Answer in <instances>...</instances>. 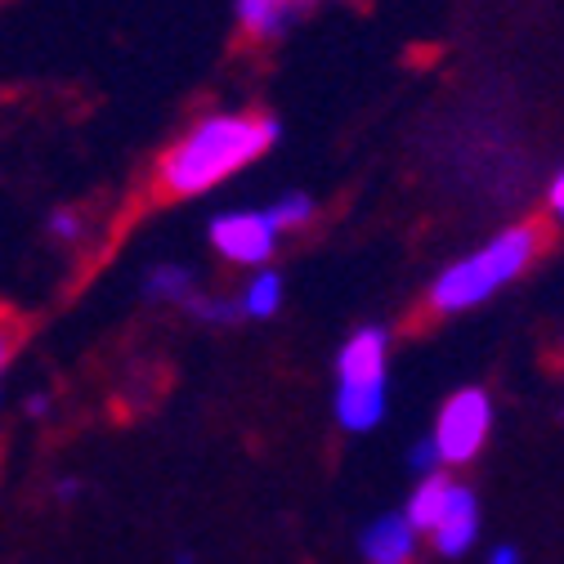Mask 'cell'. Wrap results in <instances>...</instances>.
<instances>
[{
	"label": "cell",
	"instance_id": "cell-1",
	"mask_svg": "<svg viewBox=\"0 0 564 564\" xmlns=\"http://www.w3.org/2000/svg\"><path fill=\"white\" fill-rule=\"evenodd\" d=\"M278 117L269 112H206L162 153L153 184L162 197H202L234 180L278 144Z\"/></svg>",
	"mask_w": 564,
	"mask_h": 564
},
{
	"label": "cell",
	"instance_id": "cell-2",
	"mask_svg": "<svg viewBox=\"0 0 564 564\" xmlns=\"http://www.w3.org/2000/svg\"><path fill=\"white\" fill-rule=\"evenodd\" d=\"M551 242V229L542 220H524V225H511L502 229L492 242H484L475 256L448 264L435 288L426 296V310L431 314H462V310H475L484 305L488 296H498L507 282H516Z\"/></svg>",
	"mask_w": 564,
	"mask_h": 564
},
{
	"label": "cell",
	"instance_id": "cell-3",
	"mask_svg": "<svg viewBox=\"0 0 564 564\" xmlns=\"http://www.w3.org/2000/svg\"><path fill=\"white\" fill-rule=\"evenodd\" d=\"M386 349L381 327H359L336 359V416L345 431H372L386 416Z\"/></svg>",
	"mask_w": 564,
	"mask_h": 564
},
{
	"label": "cell",
	"instance_id": "cell-4",
	"mask_svg": "<svg viewBox=\"0 0 564 564\" xmlns=\"http://www.w3.org/2000/svg\"><path fill=\"white\" fill-rule=\"evenodd\" d=\"M492 431V403L484 390H457L444 408H440V426H435V453L448 466H466L479 457V448L488 444Z\"/></svg>",
	"mask_w": 564,
	"mask_h": 564
},
{
	"label": "cell",
	"instance_id": "cell-5",
	"mask_svg": "<svg viewBox=\"0 0 564 564\" xmlns=\"http://www.w3.org/2000/svg\"><path fill=\"white\" fill-rule=\"evenodd\" d=\"M278 225L269 210H229V216H216L210 220V242H216V251L229 260V264H264L278 247Z\"/></svg>",
	"mask_w": 564,
	"mask_h": 564
},
{
	"label": "cell",
	"instance_id": "cell-6",
	"mask_svg": "<svg viewBox=\"0 0 564 564\" xmlns=\"http://www.w3.org/2000/svg\"><path fill=\"white\" fill-rule=\"evenodd\" d=\"M314 6H323V0H234V14L247 41L269 45L288 36Z\"/></svg>",
	"mask_w": 564,
	"mask_h": 564
},
{
	"label": "cell",
	"instance_id": "cell-7",
	"mask_svg": "<svg viewBox=\"0 0 564 564\" xmlns=\"http://www.w3.org/2000/svg\"><path fill=\"white\" fill-rule=\"evenodd\" d=\"M475 533H479V507H475V492H470V488H462V484H453L448 507H444L440 524L431 529L435 551H440V555H466V551H470V542H475Z\"/></svg>",
	"mask_w": 564,
	"mask_h": 564
},
{
	"label": "cell",
	"instance_id": "cell-8",
	"mask_svg": "<svg viewBox=\"0 0 564 564\" xmlns=\"http://www.w3.org/2000/svg\"><path fill=\"white\" fill-rule=\"evenodd\" d=\"M416 555V529L408 516H381L364 533V560L368 564H408Z\"/></svg>",
	"mask_w": 564,
	"mask_h": 564
},
{
	"label": "cell",
	"instance_id": "cell-9",
	"mask_svg": "<svg viewBox=\"0 0 564 564\" xmlns=\"http://www.w3.org/2000/svg\"><path fill=\"white\" fill-rule=\"evenodd\" d=\"M448 492H453V479L448 475H440V470H431V475H421V484H416V492L408 498V524L416 529V533H431L435 524H440V516H444V507H448Z\"/></svg>",
	"mask_w": 564,
	"mask_h": 564
},
{
	"label": "cell",
	"instance_id": "cell-10",
	"mask_svg": "<svg viewBox=\"0 0 564 564\" xmlns=\"http://www.w3.org/2000/svg\"><path fill=\"white\" fill-rule=\"evenodd\" d=\"M144 292L149 301H162V305H184L193 296V273L180 269V264H158L144 282Z\"/></svg>",
	"mask_w": 564,
	"mask_h": 564
},
{
	"label": "cell",
	"instance_id": "cell-11",
	"mask_svg": "<svg viewBox=\"0 0 564 564\" xmlns=\"http://www.w3.org/2000/svg\"><path fill=\"white\" fill-rule=\"evenodd\" d=\"M278 305H282V278H278L273 269H260V273L247 282V292H242V314L269 318V314H278Z\"/></svg>",
	"mask_w": 564,
	"mask_h": 564
},
{
	"label": "cell",
	"instance_id": "cell-12",
	"mask_svg": "<svg viewBox=\"0 0 564 564\" xmlns=\"http://www.w3.org/2000/svg\"><path fill=\"white\" fill-rule=\"evenodd\" d=\"M314 197L310 193H282L273 206H269V216H273V225L278 229H305L310 220H314Z\"/></svg>",
	"mask_w": 564,
	"mask_h": 564
},
{
	"label": "cell",
	"instance_id": "cell-13",
	"mask_svg": "<svg viewBox=\"0 0 564 564\" xmlns=\"http://www.w3.org/2000/svg\"><path fill=\"white\" fill-rule=\"evenodd\" d=\"M19 340H23V318H19L14 310H0V372L10 368Z\"/></svg>",
	"mask_w": 564,
	"mask_h": 564
},
{
	"label": "cell",
	"instance_id": "cell-14",
	"mask_svg": "<svg viewBox=\"0 0 564 564\" xmlns=\"http://www.w3.org/2000/svg\"><path fill=\"white\" fill-rule=\"evenodd\" d=\"M184 310H188V314H197V318H206V323H229V318H234V305L210 301V296H197V292L184 301Z\"/></svg>",
	"mask_w": 564,
	"mask_h": 564
},
{
	"label": "cell",
	"instance_id": "cell-15",
	"mask_svg": "<svg viewBox=\"0 0 564 564\" xmlns=\"http://www.w3.org/2000/svg\"><path fill=\"white\" fill-rule=\"evenodd\" d=\"M50 234L58 242H77L82 238V216H77V210H54V216H50Z\"/></svg>",
	"mask_w": 564,
	"mask_h": 564
},
{
	"label": "cell",
	"instance_id": "cell-16",
	"mask_svg": "<svg viewBox=\"0 0 564 564\" xmlns=\"http://www.w3.org/2000/svg\"><path fill=\"white\" fill-rule=\"evenodd\" d=\"M435 462H440L435 440H426V444H416V448H412V466H416V470H426V475H431V470H435Z\"/></svg>",
	"mask_w": 564,
	"mask_h": 564
},
{
	"label": "cell",
	"instance_id": "cell-17",
	"mask_svg": "<svg viewBox=\"0 0 564 564\" xmlns=\"http://www.w3.org/2000/svg\"><path fill=\"white\" fill-rule=\"evenodd\" d=\"M546 202H551V210H555V216L564 220V171L551 180V188H546Z\"/></svg>",
	"mask_w": 564,
	"mask_h": 564
},
{
	"label": "cell",
	"instance_id": "cell-18",
	"mask_svg": "<svg viewBox=\"0 0 564 564\" xmlns=\"http://www.w3.org/2000/svg\"><path fill=\"white\" fill-rule=\"evenodd\" d=\"M488 564H520V551L516 546H498V551L488 555Z\"/></svg>",
	"mask_w": 564,
	"mask_h": 564
},
{
	"label": "cell",
	"instance_id": "cell-19",
	"mask_svg": "<svg viewBox=\"0 0 564 564\" xmlns=\"http://www.w3.org/2000/svg\"><path fill=\"white\" fill-rule=\"evenodd\" d=\"M28 412H32V416L50 412V399H45V394H32V399H28Z\"/></svg>",
	"mask_w": 564,
	"mask_h": 564
}]
</instances>
